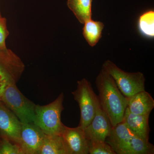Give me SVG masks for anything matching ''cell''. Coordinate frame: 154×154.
<instances>
[{
    "label": "cell",
    "mask_w": 154,
    "mask_h": 154,
    "mask_svg": "<svg viewBox=\"0 0 154 154\" xmlns=\"http://www.w3.org/2000/svg\"><path fill=\"white\" fill-rule=\"evenodd\" d=\"M96 85L101 108L114 127L123 120L128 98L122 94L113 78L103 69L96 77Z\"/></svg>",
    "instance_id": "cell-1"
},
{
    "label": "cell",
    "mask_w": 154,
    "mask_h": 154,
    "mask_svg": "<svg viewBox=\"0 0 154 154\" xmlns=\"http://www.w3.org/2000/svg\"><path fill=\"white\" fill-rule=\"evenodd\" d=\"M117 154H153L154 146L132 132L124 122L112 127L105 140Z\"/></svg>",
    "instance_id": "cell-2"
},
{
    "label": "cell",
    "mask_w": 154,
    "mask_h": 154,
    "mask_svg": "<svg viewBox=\"0 0 154 154\" xmlns=\"http://www.w3.org/2000/svg\"><path fill=\"white\" fill-rule=\"evenodd\" d=\"M63 93L48 105H35L34 123L46 134L61 135L64 125L61 121V114L64 109Z\"/></svg>",
    "instance_id": "cell-3"
},
{
    "label": "cell",
    "mask_w": 154,
    "mask_h": 154,
    "mask_svg": "<svg viewBox=\"0 0 154 154\" xmlns=\"http://www.w3.org/2000/svg\"><path fill=\"white\" fill-rule=\"evenodd\" d=\"M0 100L21 123H34L35 104L20 92L16 83L11 84L6 88Z\"/></svg>",
    "instance_id": "cell-4"
},
{
    "label": "cell",
    "mask_w": 154,
    "mask_h": 154,
    "mask_svg": "<svg viewBox=\"0 0 154 154\" xmlns=\"http://www.w3.org/2000/svg\"><path fill=\"white\" fill-rule=\"evenodd\" d=\"M102 68L113 78L119 90L127 98L145 90V78L142 73L124 71L110 60L105 61Z\"/></svg>",
    "instance_id": "cell-5"
},
{
    "label": "cell",
    "mask_w": 154,
    "mask_h": 154,
    "mask_svg": "<svg viewBox=\"0 0 154 154\" xmlns=\"http://www.w3.org/2000/svg\"><path fill=\"white\" fill-rule=\"evenodd\" d=\"M72 94L80 107L81 117L79 126L85 129L91 123L96 114L99 103L98 96L91 83L85 79L77 82V89Z\"/></svg>",
    "instance_id": "cell-6"
},
{
    "label": "cell",
    "mask_w": 154,
    "mask_h": 154,
    "mask_svg": "<svg viewBox=\"0 0 154 154\" xmlns=\"http://www.w3.org/2000/svg\"><path fill=\"white\" fill-rule=\"evenodd\" d=\"M45 136L34 123H22L19 145L23 154H38Z\"/></svg>",
    "instance_id": "cell-7"
},
{
    "label": "cell",
    "mask_w": 154,
    "mask_h": 154,
    "mask_svg": "<svg viewBox=\"0 0 154 154\" xmlns=\"http://www.w3.org/2000/svg\"><path fill=\"white\" fill-rule=\"evenodd\" d=\"M112 128L110 120L99 102L94 119L84 129L86 136L89 141H105L110 135Z\"/></svg>",
    "instance_id": "cell-8"
},
{
    "label": "cell",
    "mask_w": 154,
    "mask_h": 154,
    "mask_svg": "<svg viewBox=\"0 0 154 154\" xmlns=\"http://www.w3.org/2000/svg\"><path fill=\"white\" fill-rule=\"evenodd\" d=\"M21 126L17 116L0 100V136L19 145Z\"/></svg>",
    "instance_id": "cell-9"
},
{
    "label": "cell",
    "mask_w": 154,
    "mask_h": 154,
    "mask_svg": "<svg viewBox=\"0 0 154 154\" xmlns=\"http://www.w3.org/2000/svg\"><path fill=\"white\" fill-rule=\"evenodd\" d=\"M61 136L69 154H89L90 141L82 128L79 126L70 128L64 125Z\"/></svg>",
    "instance_id": "cell-10"
},
{
    "label": "cell",
    "mask_w": 154,
    "mask_h": 154,
    "mask_svg": "<svg viewBox=\"0 0 154 154\" xmlns=\"http://www.w3.org/2000/svg\"><path fill=\"white\" fill-rule=\"evenodd\" d=\"M149 117V115L134 114L127 107L122 121L135 134L144 140L149 141L150 131Z\"/></svg>",
    "instance_id": "cell-11"
},
{
    "label": "cell",
    "mask_w": 154,
    "mask_h": 154,
    "mask_svg": "<svg viewBox=\"0 0 154 154\" xmlns=\"http://www.w3.org/2000/svg\"><path fill=\"white\" fill-rule=\"evenodd\" d=\"M127 107L134 114L149 115L154 107V100L151 95L145 90L128 98Z\"/></svg>",
    "instance_id": "cell-12"
},
{
    "label": "cell",
    "mask_w": 154,
    "mask_h": 154,
    "mask_svg": "<svg viewBox=\"0 0 154 154\" xmlns=\"http://www.w3.org/2000/svg\"><path fill=\"white\" fill-rule=\"evenodd\" d=\"M9 32L5 18L0 17V63L4 65L12 66L17 63L19 57L6 47V39Z\"/></svg>",
    "instance_id": "cell-13"
},
{
    "label": "cell",
    "mask_w": 154,
    "mask_h": 154,
    "mask_svg": "<svg viewBox=\"0 0 154 154\" xmlns=\"http://www.w3.org/2000/svg\"><path fill=\"white\" fill-rule=\"evenodd\" d=\"M38 154H69L61 135L45 134Z\"/></svg>",
    "instance_id": "cell-14"
},
{
    "label": "cell",
    "mask_w": 154,
    "mask_h": 154,
    "mask_svg": "<svg viewBox=\"0 0 154 154\" xmlns=\"http://www.w3.org/2000/svg\"><path fill=\"white\" fill-rule=\"evenodd\" d=\"M93 0H68L67 5L79 22L84 24L92 18Z\"/></svg>",
    "instance_id": "cell-15"
},
{
    "label": "cell",
    "mask_w": 154,
    "mask_h": 154,
    "mask_svg": "<svg viewBox=\"0 0 154 154\" xmlns=\"http://www.w3.org/2000/svg\"><path fill=\"white\" fill-rule=\"evenodd\" d=\"M103 22L95 21L92 19L84 23L83 35L89 45L95 46L102 37V31L104 28Z\"/></svg>",
    "instance_id": "cell-16"
},
{
    "label": "cell",
    "mask_w": 154,
    "mask_h": 154,
    "mask_svg": "<svg viewBox=\"0 0 154 154\" xmlns=\"http://www.w3.org/2000/svg\"><path fill=\"white\" fill-rule=\"evenodd\" d=\"M138 26L142 35L148 38L154 37V11H148L142 14L139 19Z\"/></svg>",
    "instance_id": "cell-17"
},
{
    "label": "cell",
    "mask_w": 154,
    "mask_h": 154,
    "mask_svg": "<svg viewBox=\"0 0 154 154\" xmlns=\"http://www.w3.org/2000/svg\"><path fill=\"white\" fill-rule=\"evenodd\" d=\"M89 154H116L111 146L105 141H90Z\"/></svg>",
    "instance_id": "cell-18"
},
{
    "label": "cell",
    "mask_w": 154,
    "mask_h": 154,
    "mask_svg": "<svg viewBox=\"0 0 154 154\" xmlns=\"http://www.w3.org/2000/svg\"><path fill=\"white\" fill-rule=\"evenodd\" d=\"M0 154H23L18 144L0 136Z\"/></svg>",
    "instance_id": "cell-19"
},
{
    "label": "cell",
    "mask_w": 154,
    "mask_h": 154,
    "mask_svg": "<svg viewBox=\"0 0 154 154\" xmlns=\"http://www.w3.org/2000/svg\"><path fill=\"white\" fill-rule=\"evenodd\" d=\"M13 83H16L13 77L0 64V99L6 88Z\"/></svg>",
    "instance_id": "cell-20"
},
{
    "label": "cell",
    "mask_w": 154,
    "mask_h": 154,
    "mask_svg": "<svg viewBox=\"0 0 154 154\" xmlns=\"http://www.w3.org/2000/svg\"><path fill=\"white\" fill-rule=\"evenodd\" d=\"M2 15H1V11H0V17H2Z\"/></svg>",
    "instance_id": "cell-21"
}]
</instances>
